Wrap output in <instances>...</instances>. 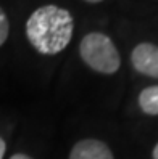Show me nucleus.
Here are the masks:
<instances>
[{
	"instance_id": "f257e3e1",
	"label": "nucleus",
	"mask_w": 158,
	"mask_h": 159,
	"mask_svg": "<svg viewBox=\"0 0 158 159\" xmlns=\"http://www.w3.org/2000/svg\"><path fill=\"white\" fill-rule=\"evenodd\" d=\"M24 32L37 53L53 57L69 45L74 34V18L63 7L42 5L27 18Z\"/></svg>"
},
{
	"instance_id": "9d476101",
	"label": "nucleus",
	"mask_w": 158,
	"mask_h": 159,
	"mask_svg": "<svg viewBox=\"0 0 158 159\" xmlns=\"http://www.w3.org/2000/svg\"><path fill=\"white\" fill-rule=\"evenodd\" d=\"M84 2H87V3H100V2H103V0H84Z\"/></svg>"
},
{
	"instance_id": "f03ea898",
	"label": "nucleus",
	"mask_w": 158,
	"mask_h": 159,
	"mask_svg": "<svg viewBox=\"0 0 158 159\" xmlns=\"http://www.w3.org/2000/svg\"><path fill=\"white\" fill-rule=\"evenodd\" d=\"M79 57L84 64L103 76H113L121 66L115 42L103 32H89L79 42Z\"/></svg>"
},
{
	"instance_id": "7ed1b4c3",
	"label": "nucleus",
	"mask_w": 158,
	"mask_h": 159,
	"mask_svg": "<svg viewBox=\"0 0 158 159\" xmlns=\"http://www.w3.org/2000/svg\"><path fill=\"white\" fill-rule=\"evenodd\" d=\"M132 68L150 79H158V45L152 42L137 43L131 52Z\"/></svg>"
},
{
	"instance_id": "423d86ee",
	"label": "nucleus",
	"mask_w": 158,
	"mask_h": 159,
	"mask_svg": "<svg viewBox=\"0 0 158 159\" xmlns=\"http://www.w3.org/2000/svg\"><path fill=\"white\" fill-rule=\"evenodd\" d=\"M8 34H10V21H8L5 10L0 7V47L7 42Z\"/></svg>"
},
{
	"instance_id": "6e6552de",
	"label": "nucleus",
	"mask_w": 158,
	"mask_h": 159,
	"mask_svg": "<svg viewBox=\"0 0 158 159\" xmlns=\"http://www.w3.org/2000/svg\"><path fill=\"white\" fill-rule=\"evenodd\" d=\"M5 153H7V143H5V140L0 137V159H3Z\"/></svg>"
},
{
	"instance_id": "20e7f679",
	"label": "nucleus",
	"mask_w": 158,
	"mask_h": 159,
	"mask_svg": "<svg viewBox=\"0 0 158 159\" xmlns=\"http://www.w3.org/2000/svg\"><path fill=\"white\" fill-rule=\"evenodd\" d=\"M68 159H115L111 148L97 138H82L73 145Z\"/></svg>"
},
{
	"instance_id": "0eeeda50",
	"label": "nucleus",
	"mask_w": 158,
	"mask_h": 159,
	"mask_svg": "<svg viewBox=\"0 0 158 159\" xmlns=\"http://www.w3.org/2000/svg\"><path fill=\"white\" fill-rule=\"evenodd\" d=\"M10 159H34V157L26 153H15L13 156H10Z\"/></svg>"
},
{
	"instance_id": "39448f33",
	"label": "nucleus",
	"mask_w": 158,
	"mask_h": 159,
	"mask_svg": "<svg viewBox=\"0 0 158 159\" xmlns=\"http://www.w3.org/2000/svg\"><path fill=\"white\" fill-rule=\"evenodd\" d=\"M137 105L147 116H158V85H148L141 90Z\"/></svg>"
},
{
	"instance_id": "1a4fd4ad",
	"label": "nucleus",
	"mask_w": 158,
	"mask_h": 159,
	"mask_svg": "<svg viewBox=\"0 0 158 159\" xmlns=\"http://www.w3.org/2000/svg\"><path fill=\"white\" fill-rule=\"evenodd\" d=\"M152 159H158V142L155 143V146L152 149Z\"/></svg>"
}]
</instances>
